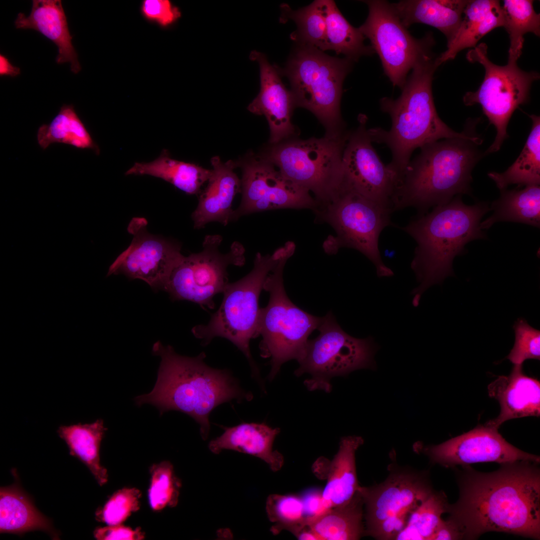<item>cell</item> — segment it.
Listing matches in <instances>:
<instances>
[{"mask_svg":"<svg viewBox=\"0 0 540 540\" xmlns=\"http://www.w3.org/2000/svg\"><path fill=\"white\" fill-rule=\"evenodd\" d=\"M500 464L497 470L486 473L462 466L457 474L459 498L448 504V518L466 540L492 531L539 540L538 464L516 461Z\"/></svg>","mask_w":540,"mask_h":540,"instance_id":"6da1fadb","label":"cell"},{"mask_svg":"<svg viewBox=\"0 0 540 540\" xmlns=\"http://www.w3.org/2000/svg\"><path fill=\"white\" fill-rule=\"evenodd\" d=\"M152 352L161 358L158 378L150 393L134 398L136 404L153 405L160 415L174 410L190 416L199 424L204 440L210 430V414L217 406L232 400L242 401L252 397L240 386L228 370L208 366L204 352L196 357L183 356L172 346H164L158 341Z\"/></svg>","mask_w":540,"mask_h":540,"instance_id":"7a4b0ae2","label":"cell"},{"mask_svg":"<svg viewBox=\"0 0 540 540\" xmlns=\"http://www.w3.org/2000/svg\"><path fill=\"white\" fill-rule=\"evenodd\" d=\"M436 58L432 52L414 66L398 98L380 99L381 110L391 119L390 130H368L372 142L385 144L390 150L392 159L387 166L398 180L416 148L442 138H462L482 143L476 136L454 131L438 116L432 93L433 76L438 67Z\"/></svg>","mask_w":540,"mask_h":540,"instance_id":"3957f363","label":"cell"},{"mask_svg":"<svg viewBox=\"0 0 540 540\" xmlns=\"http://www.w3.org/2000/svg\"><path fill=\"white\" fill-rule=\"evenodd\" d=\"M490 210L486 202L466 205L458 195L402 228L416 243L410 264L419 284L411 292L414 306L428 288L454 275L453 260L463 252L467 243L486 238L480 224Z\"/></svg>","mask_w":540,"mask_h":540,"instance_id":"277c9868","label":"cell"},{"mask_svg":"<svg viewBox=\"0 0 540 540\" xmlns=\"http://www.w3.org/2000/svg\"><path fill=\"white\" fill-rule=\"evenodd\" d=\"M472 140L453 138L426 144L410 160L394 194L393 212L408 207L420 214L470 194L472 168L480 158Z\"/></svg>","mask_w":540,"mask_h":540,"instance_id":"5b68a950","label":"cell"},{"mask_svg":"<svg viewBox=\"0 0 540 540\" xmlns=\"http://www.w3.org/2000/svg\"><path fill=\"white\" fill-rule=\"evenodd\" d=\"M296 245L286 243L279 262L268 276L263 290L270 294L268 305L260 308L256 337L261 336L260 356L270 358L268 378L272 380L282 365L291 360L298 362L303 357L308 337L320 325L322 318L316 316L295 305L288 296L284 284L283 271Z\"/></svg>","mask_w":540,"mask_h":540,"instance_id":"8992f818","label":"cell"},{"mask_svg":"<svg viewBox=\"0 0 540 540\" xmlns=\"http://www.w3.org/2000/svg\"><path fill=\"white\" fill-rule=\"evenodd\" d=\"M353 61L330 56L319 49L300 44L280 74L290 84L295 105L311 112L328 134L343 131L340 104L344 80Z\"/></svg>","mask_w":540,"mask_h":540,"instance_id":"52a82bcc","label":"cell"},{"mask_svg":"<svg viewBox=\"0 0 540 540\" xmlns=\"http://www.w3.org/2000/svg\"><path fill=\"white\" fill-rule=\"evenodd\" d=\"M286 248L284 244L272 254L258 252L252 270L238 280L226 286L222 302L208 322L196 325L192 330L194 336L201 340L203 345L208 344L216 337L231 342L244 354L252 374L258 378H260L258 370L250 354V342L256 338L260 310L258 300L268 276Z\"/></svg>","mask_w":540,"mask_h":540,"instance_id":"ba28073f","label":"cell"},{"mask_svg":"<svg viewBox=\"0 0 540 540\" xmlns=\"http://www.w3.org/2000/svg\"><path fill=\"white\" fill-rule=\"evenodd\" d=\"M318 220L330 225L336 236L324 244L326 252L336 253L340 248L355 249L374 264L378 276H394L382 260L378 238L382 230L392 224V211L343 186L328 200L316 204L312 209Z\"/></svg>","mask_w":540,"mask_h":540,"instance_id":"9c48e42d","label":"cell"},{"mask_svg":"<svg viewBox=\"0 0 540 540\" xmlns=\"http://www.w3.org/2000/svg\"><path fill=\"white\" fill-rule=\"evenodd\" d=\"M348 134L342 131L322 138L280 142L265 158L285 178L312 192L316 204L323 202L343 184L342 154Z\"/></svg>","mask_w":540,"mask_h":540,"instance_id":"30bf717a","label":"cell"},{"mask_svg":"<svg viewBox=\"0 0 540 540\" xmlns=\"http://www.w3.org/2000/svg\"><path fill=\"white\" fill-rule=\"evenodd\" d=\"M320 334L308 340L303 357L298 362L294 374L307 373L310 378L304 382L309 390H332L330 379L346 376L361 368H376L374 356L378 346L372 337L354 338L345 332L331 312L322 318L318 328Z\"/></svg>","mask_w":540,"mask_h":540,"instance_id":"8fae6325","label":"cell"},{"mask_svg":"<svg viewBox=\"0 0 540 540\" xmlns=\"http://www.w3.org/2000/svg\"><path fill=\"white\" fill-rule=\"evenodd\" d=\"M487 46L480 43L469 50L466 57L471 62H478L485 70L484 80L477 90L467 92L463 98L467 106L480 104L484 114L496 130V135L486 154L498 151L508 136L507 126L514 110L529 98L532 84L540 78L538 72L520 69L517 61L508 59L506 65L492 62L487 55Z\"/></svg>","mask_w":540,"mask_h":540,"instance_id":"7c38bea8","label":"cell"},{"mask_svg":"<svg viewBox=\"0 0 540 540\" xmlns=\"http://www.w3.org/2000/svg\"><path fill=\"white\" fill-rule=\"evenodd\" d=\"M222 240L220 235H208L202 250L184 256L172 271L164 291L172 298L188 300L202 307L214 308V297L222 293L228 282V268L245 263L244 248L234 242L224 254L219 250Z\"/></svg>","mask_w":540,"mask_h":540,"instance_id":"4fadbf2b","label":"cell"},{"mask_svg":"<svg viewBox=\"0 0 540 540\" xmlns=\"http://www.w3.org/2000/svg\"><path fill=\"white\" fill-rule=\"evenodd\" d=\"M364 2L368 6V14L358 28L370 40L394 86L402 90L410 70L432 52L434 42L432 36L429 33L422 38L413 37L387 1Z\"/></svg>","mask_w":540,"mask_h":540,"instance_id":"5bb4252c","label":"cell"},{"mask_svg":"<svg viewBox=\"0 0 540 540\" xmlns=\"http://www.w3.org/2000/svg\"><path fill=\"white\" fill-rule=\"evenodd\" d=\"M388 470L382 482L358 488L365 506L364 535L384 520H408L412 512L434 491L427 472L393 463Z\"/></svg>","mask_w":540,"mask_h":540,"instance_id":"9a60e30c","label":"cell"},{"mask_svg":"<svg viewBox=\"0 0 540 540\" xmlns=\"http://www.w3.org/2000/svg\"><path fill=\"white\" fill-rule=\"evenodd\" d=\"M144 218H133L128 232L133 235L129 246L110 266L107 276L124 274L142 280L152 288L164 290L170 276L184 256L180 247L148 232Z\"/></svg>","mask_w":540,"mask_h":540,"instance_id":"2e32d148","label":"cell"},{"mask_svg":"<svg viewBox=\"0 0 540 540\" xmlns=\"http://www.w3.org/2000/svg\"><path fill=\"white\" fill-rule=\"evenodd\" d=\"M366 118L349 133L342 154L343 185L389 209L398 178L385 165L372 145L366 128Z\"/></svg>","mask_w":540,"mask_h":540,"instance_id":"e0dca14e","label":"cell"},{"mask_svg":"<svg viewBox=\"0 0 540 540\" xmlns=\"http://www.w3.org/2000/svg\"><path fill=\"white\" fill-rule=\"evenodd\" d=\"M242 199L232 221L254 212L282 208L313 209L316 202L310 192L285 178L265 158L252 159L243 166Z\"/></svg>","mask_w":540,"mask_h":540,"instance_id":"ac0fdd59","label":"cell"},{"mask_svg":"<svg viewBox=\"0 0 540 540\" xmlns=\"http://www.w3.org/2000/svg\"><path fill=\"white\" fill-rule=\"evenodd\" d=\"M431 462L446 468L478 462L500 464L516 461L539 464L540 456L526 452L508 443L498 428L484 424L438 445L422 449Z\"/></svg>","mask_w":540,"mask_h":540,"instance_id":"d6986e66","label":"cell"},{"mask_svg":"<svg viewBox=\"0 0 540 540\" xmlns=\"http://www.w3.org/2000/svg\"><path fill=\"white\" fill-rule=\"evenodd\" d=\"M250 58L259 64L260 88L248 108L254 114L265 116L270 128V142L277 144L296 133L291 121L296 106L294 98L282 83L278 69L270 64L264 54L254 50Z\"/></svg>","mask_w":540,"mask_h":540,"instance_id":"ffe728a7","label":"cell"},{"mask_svg":"<svg viewBox=\"0 0 540 540\" xmlns=\"http://www.w3.org/2000/svg\"><path fill=\"white\" fill-rule=\"evenodd\" d=\"M212 166L206 188L200 196L198 206L192 214L194 228H201L216 222L226 226L232 222L233 200L242 191L241 180L234 172L236 164L222 161L220 157L211 159Z\"/></svg>","mask_w":540,"mask_h":540,"instance_id":"44dd1931","label":"cell"},{"mask_svg":"<svg viewBox=\"0 0 540 540\" xmlns=\"http://www.w3.org/2000/svg\"><path fill=\"white\" fill-rule=\"evenodd\" d=\"M488 393L500 403V412L485 424L498 428L512 418L540 416V382L523 372L522 364H514L508 376H498L488 387Z\"/></svg>","mask_w":540,"mask_h":540,"instance_id":"7402d4cb","label":"cell"},{"mask_svg":"<svg viewBox=\"0 0 540 540\" xmlns=\"http://www.w3.org/2000/svg\"><path fill=\"white\" fill-rule=\"evenodd\" d=\"M14 26L18 29H31L42 34L57 46L58 64L70 63L71 71L76 74L80 70L61 0H32L29 16L20 12L14 21Z\"/></svg>","mask_w":540,"mask_h":540,"instance_id":"603a6c76","label":"cell"},{"mask_svg":"<svg viewBox=\"0 0 540 540\" xmlns=\"http://www.w3.org/2000/svg\"><path fill=\"white\" fill-rule=\"evenodd\" d=\"M224 428V432L208 444L212 452L218 454L222 450H230L249 454L264 460L274 472L283 466V456L272 448L280 428H272L264 423H242Z\"/></svg>","mask_w":540,"mask_h":540,"instance_id":"cb8c5ba5","label":"cell"},{"mask_svg":"<svg viewBox=\"0 0 540 540\" xmlns=\"http://www.w3.org/2000/svg\"><path fill=\"white\" fill-rule=\"evenodd\" d=\"M460 26L447 50L436 58L440 66L455 58L466 48L476 47L478 42L492 30L504 24L502 6L498 0H468Z\"/></svg>","mask_w":540,"mask_h":540,"instance_id":"d4e9b609","label":"cell"},{"mask_svg":"<svg viewBox=\"0 0 540 540\" xmlns=\"http://www.w3.org/2000/svg\"><path fill=\"white\" fill-rule=\"evenodd\" d=\"M468 2L466 0H404L391 4L406 28L416 23L430 26L444 34L448 44L460 26Z\"/></svg>","mask_w":540,"mask_h":540,"instance_id":"484cf974","label":"cell"},{"mask_svg":"<svg viewBox=\"0 0 540 540\" xmlns=\"http://www.w3.org/2000/svg\"><path fill=\"white\" fill-rule=\"evenodd\" d=\"M364 442L361 436H356L340 439L338 452L330 463L327 482L322 492L328 508L347 504L358 491L356 452Z\"/></svg>","mask_w":540,"mask_h":540,"instance_id":"4316f807","label":"cell"},{"mask_svg":"<svg viewBox=\"0 0 540 540\" xmlns=\"http://www.w3.org/2000/svg\"><path fill=\"white\" fill-rule=\"evenodd\" d=\"M40 530L55 538L50 520L35 508L31 499L17 482L0 488V532L22 534Z\"/></svg>","mask_w":540,"mask_h":540,"instance_id":"83f0119b","label":"cell"},{"mask_svg":"<svg viewBox=\"0 0 540 540\" xmlns=\"http://www.w3.org/2000/svg\"><path fill=\"white\" fill-rule=\"evenodd\" d=\"M107 428L102 419H98L90 424L62 425L58 434L66 443L70 454L85 464L100 486L108 481L106 468L100 462V450L101 442Z\"/></svg>","mask_w":540,"mask_h":540,"instance_id":"f1b7e54d","label":"cell"},{"mask_svg":"<svg viewBox=\"0 0 540 540\" xmlns=\"http://www.w3.org/2000/svg\"><path fill=\"white\" fill-rule=\"evenodd\" d=\"M212 170L194 164L171 158L166 150L149 162H136L128 169L126 175H148L162 178L181 190L190 194L200 193V188L208 182Z\"/></svg>","mask_w":540,"mask_h":540,"instance_id":"f546056e","label":"cell"},{"mask_svg":"<svg viewBox=\"0 0 540 540\" xmlns=\"http://www.w3.org/2000/svg\"><path fill=\"white\" fill-rule=\"evenodd\" d=\"M364 501L358 490L347 504L332 508L308 524L318 540H358L364 535Z\"/></svg>","mask_w":540,"mask_h":540,"instance_id":"4dcf8cb0","label":"cell"},{"mask_svg":"<svg viewBox=\"0 0 540 540\" xmlns=\"http://www.w3.org/2000/svg\"><path fill=\"white\" fill-rule=\"evenodd\" d=\"M492 215L480 224L482 230L503 221L518 222L536 228L540 226V188L526 186L521 190H501L500 198L490 206Z\"/></svg>","mask_w":540,"mask_h":540,"instance_id":"1f68e13d","label":"cell"},{"mask_svg":"<svg viewBox=\"0 0 540 540\" xmlns=\"http://www.w3.org/2000/svg\"><path fill=\"white\" fill-rule=\"evenodd\" d=\"M37 142L43 150L55 143L80 149H90L99 154L100 149L72 104H63L50 123L38 128Z\"/></svg>","mask_w":540,"mask_h":540,"instance_id":"d6a6232c","label":"cell"},{"mask_svg":"<svg viewBox=\"0 0 540 540\" xmlns=\"http://www.w3.org/2000/svg\"><path fill=\"white\" fill-rule=\"evenodd\" d=\"M326 22V36L328 50L357 61L364 56H370L374 52L371 46L364 44L366 38L358 28L351 25L343 16L335 2L322 0Z\"/></svg>","mask_w":540,"mask_h":540,"instance_id":"836d02e7","label":"cell"},{"mask_svg":"<svg viewBox=\"0 0 540 540\" xmlns=\"http://www.w3.org/2000/svg\"><path fill=\"white\" fill-rule=\"evenodd\" d=\"M532 126L524 148L514 163L502 173L490 172L488 176L500 190L510 184L526 186L540 183V118L530 115Z\"/></svg>","mask_w":540,"mask_h":540,"instance_id":"e575fe53","label":"cell"},{"mask_svg":"<svg viewBox=\"0 0 540 540\" xmlns=\"http://www.w3.org/2000/svg\"><path fill=\"white\" fill-rule=\"evenodd\" d=\"M280 21L285 22L292 20L297 28L291 38L298 42L313 46L320 50H328L326 36V22L322 0H314L310 4L297 10H292L286 4L280 6Z\"/></svg>","mask_w":540,"mask_h":540,"instance_id":"d590c367","label":"cell"},{"mask_svg":"<svg viewBox=\"0 0 540 540\" xmlns=\"http://www.w3.org/2000/svg\"><path fill=\"white\" fill-rule=\"evenodd\" d=\"M502 10L504 27L510 40L508 59L518 60L522 54L524 36L532 32L540 35V14L533 6V0H505Z\"/></svg>","mask_w":540,"mask_h":540,"instance_id":"8d00e7d4","label":"cell"},{"mask_svg":"<svg viewBox=\"0 0 540 540\" xmlns=\"http://www.w3.org/2000/svg\"><path fill=\"white\" fill-rule=\"evenodd\" d=\"M448 502L442 491H434L410 514L396 540H430L446 512Z\"/></svg>","mask_w":540,"mask_h":540,"instance_id":"74e56055","label":"cell"},{"mask_svg":"<svg viewBox=\"0 0 540 540\" xmlns=\"http://www.w3.org/2000/svg\"><path fill=\"white\" fill-rule=\"evenodd\" d=\"M148 490L149 506L159 512L166 508L176 506L178 502L182 482L176 476L172 464L165 460L152 464Z\"/></svg>","mask_w":540,"mask_h":540,"instance_id":"f35d334b","label":"cell"},{"mask_svg":"<svg viewBox=\"0 0 540 540\" xmlns=\"http://www.w3.org/2000/svg\"><path fill=\"white\" fill-rule=\"evenodd\" d=\"M269 520L274 523L270 530L274 534L287 530L293 534L308 524L300 496L295 494L270 495L266 502Z\"/></svg>","mask_w":540,"mask_h":540,"instance_id":"ab89813d","label":"cell"},{"mask_svg":"<svg viewBox=\"0 0 540 540\" xmlns=\"http://www.w3.org/2000/svg\"><path fill=\"white\" fill-rule=\"evenodd\" d=\"M142 492L136 488L124 487L116 491L95 512V518L108 526L123 524L140 507Z\"/></svg>","mask_w":540,"mask_h":540,"instance_id":"60d3db41","label":"cell"},{"mask_svg":"<svg viewBox=\"0 0 540 540\" xmlns=\"http://www.w3.org/2000/svg\"><path fill=\"white\" fill-rule=\"evenodd\" d=\"M515 341L506 357L514 364H522L528 359L540 360V331L523 318L518 319L514 326Z\"/></svg>","mask_w":540,"mask_h":540,"instance_id":"b9f144b4","label":"cell"},{"mask_svg":"<svg viewBox=\"0 0 540 540\" xmlns=\"http://www.w3.org/2000/svg\"><path fill=\"white\" fill-rule=\"evenodd\" d=\"M142 10L147 18L162 26L172 24L180 16L178 8L168 0H144Z\"/></svg>","mask_w":540,"mask_h":540,"instance_id":"7bdbcfd3","label":"cell"},{"mask_svg":"<svg viewBox=\"0 0 540 540\" xmlns=\"http://www.w3.org/2000/svg\"><path fill=\"white\" fill-rule=\"evenodd\" d=\"M94 536L98 540H142L145 538V533L140 527L133 529L122 524L97 527Z\"/></svg>","mask_w":540,"mask_h":540,"instance_id":"ee69618b","label":"cell"},{"mask_svg":"<svg viewBox=\"0 0 540 540\" xmlns=\"http://www.w3.org/2000/svg\"><path fill=\"white\" fill-rule=\"evenodd\" d=\"M322 492L321 490L312 489L306 492L300 496L308 524L330 509L326 506Z\"/></svg>","mask_w":540,"mask_h":540,"instance_id":"f6af8a7d","label":"cell"},{"mask_svg":"<svg viewBox=\"0 0 540 540\" xmlns=\"http://www.w3.org/2000/svg\"><path fill=\"white\" fill-rule=\"evenodd\" d=\"M462 534L456 524L448 518L442 519L430 540H461Z\"/></svg>","mask_w":540,"mask_h":540,"instance_id":"bcb514c9","label":"cell"},{"mask_svg":"<svg viewBox=\"0 0 540 540\" xmlns=\"http://www.w3.org/2000/svg\"><path fill=\"white\" fill-rule=\"evenodd\" d=\"M20 74L18 68L12 66L6 57L0 55V75L15 76Z\"/></svg>","mask_w":540,"mask_h":540,"instance_id":"7dc6e473","label":"cell"},{"mask_svg":"<svg viewBox=\"0 0 540 540\" xmlns=\"http://www.w3.org/2000/svg\"><path fill=\"white\" fill-rule=\"evenodd\" d=\"M298 540H318L308 524L305 525L294 534Z\"/></svg>","mask_w":540,"mask_h":540,"instance_id":"c3c4849f","label":"cell"}]
</instances>
